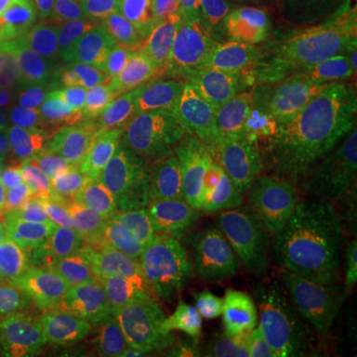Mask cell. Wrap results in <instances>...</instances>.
Masks as SVG:
<instances>
[{
  "mask_svg": "<svg viewBox=\"0 0 357 357\" xmlns=\"http://www.w3.org/2000/svg\"><path fill=\"white\" fill-rule=\"evenodd\" d=\"M357 199V161L312 159L284 169L272 201V227L342 218Z\"/></svg>",
  "mask_w": 357,
  "mask_h": 357,
  "instance_id": "9c48e42d",
  "label": "cell"
},
{
  "mask_svg": "<svg viewBox=\"0 0 357 357\" xmlns=\"http://www.w3.org/2000/svg\"><path fill=\"white\" fill-rule=\"evenodd\" d=\"M79 225L88 236L98 276L117 256L153 248L169 238L165 220L151 218L126 199L100 187H93Z\"/></svg>",
  "mask_w": 357,
  "mask_h": 357,
  "instance_id": "4fadbf2b",
  "label": "cell"
},
{
  "mask_svg": "<svg viewBox=\"0 0 357 357\" xmlns=\"http://www.w3.org/2000/svg\"><path fill=\"white\" fill-rule=\"evenodd\" d=\"M310 50L357 26V0H304Z\"/></svg>",
  "mask_w": 357,
  "mask_h": 357,
  "instance_id": "83f0119b",
  "label": "cell"
},
{
  "mask_svg": "<svg viewBox=\"0 0 357 357\" xmlns=\"http://www.w3.org/2000/svg\"><path fill=\"white\" fill-rule=\"evenodd\" d=\"M173 32L167 26L161 4L155 0H109L98 44L121 50L141 40L163 38Z\"/></svg>",
  "mask_w": 357,
  "mask_h": 357,
  "instance_id": "ffe728a7",
  "label": "cell"
},
{
  "mask_svg": "<svg viewBox=\"0 0 357 357\" xmlns=\"http://www.w3.org/2000/svg\"><path fill=\"white\" fill-rule=\"evenodd\" d=\"M20 288L22 316L44 324L84 302L98 280L96 266L77 256H44L24 252L13 262Z\"/></svg>",
  "mask_w": 357,
  "mask_h": 357,
  "instance_id": "8fae6325",
  "label": "cell"
},
{
  "mask_svg": "<svg viewBox=\"0 0 357 357\" xmlns=\"http://www.w3.org/2000/svg\"><path fill=\"white\" fill-rule=\"evenodd\" d=\"M161 10L173 34L199 42L236 24L238 0H165Z\"/></svg>",
  "mask_w": 357,
  "mask_h": 357,
  "instance_id": "603a6c76",
  "label": "cell"
},
{
  "mask_svg": "<svg viewBox=\"0 0 357 357\" xmlns=\"http://www.w3.org/2000/svg\"><path fill=\"white\" fill-rule=\"evenodd\" d=\"M42 345L46 357H100L77 335L64 314L44 321Z\"/></svg>",
  "mask_w": 357,
  "mask_h": 357,
  "instance_id": "f546056e",
  "label": "cell"
},
{
  "mask_svg": "<svg viewBox=\"0 0 357 357\" xmlns=\"http://www.w3.org/2000/svg\"><path fill=\"white\" fill-rule=\"evenodd\" d=\"M20 241L28 252L44 256H77L91 262L88 236L79 220L74 217L30 213L20 225Z\"/></svg>",
  "mask_w": 357,
  "mask_h": 357,
  "instance_id": "7402d4cb",
  "label": "cell"
},
{
  "mask_svg": "<svg viewBox=\"0 0 357 357\" xmlns=\"http://www.w3.org/2000/svg\"><path fill=\"white\" fill-rule=\"evenodd\" d=\"M93 187L82 173H62L50 183L42 185L36 192V204L42 213L72 217L82 211L91 199Z\"/></svg>",
  "mask_w": 357,
  "mask_h": 357,
  "instance_id": "f1b7e54d",
  "label": "cell"
},
{
  "mask_svg": "<svg viewBox=\"0 0 357 357\" xmlns=\"http://www.w3.org/2000/svg\"><path fill=\"white\" fill-rule=\"evenodd\" d=\"M4 324H6V321H2V319H0V357H2V351H4V342H6V335H4Z\"/></svg>",
  "mask_w": 357,
  "mask_h": 357,
  "instance_id": "b9f144b4",
  "label": "cell"
},
{
  "mask_svg": "<svg viewBox=\"0 0 357 357\" xmlns=\"http://www.w3.org/2000/svg\"><path fill=\"white\" fill-rule=\"evenodd\" d=\"M244 286L296 324L347 306L357 286V244L337 218L272 227L255 246Z\"/></svg>",
  "mask_w": 357,
  "mask_h": 357,
  "instance_id": "6da1fadb",
  "label": "cell"
},
{
  "mask_svg": "<svg viewBox=\"0 0 357 357\" xmlns=\"http://www.w3.org/2000/svg\"><path fill=\"white\" fill-rule=\"evenodd\" d=\"M10 256V232L4 225H0V262L8 260Z\"/></svg>",
  "mask_w": 357,
  "mask_h": 357,
  "instance_id": "f35d334b",
  "label": "cell"
},
{
  "mask_svg": "<svg viewBox=\"0 0 357 357\" xmlns=\"http://www.w3.org/2000/svg\"><path fill=\"white\" fill-rule=\"evenodd\" d=\"M333 145H337L340 149L349 151V153H357V52L351 70H349V77H347L342 121H340V131Z\"/></svg>",
  "mask_w": 357,
  "mask_h": 357,
  "instance_id": "4dcf8cb0",
  "label": "cell"
},
{
  "mask_svg": "<svg viewBox=\"0 0 357 357\" xmlns=\"http://www.w3.org/2000/svg\"><path fill=\"white\" fill-rule=\"evenodd\" d=\"M42 328L44 324L22 321V328L4 342L2 357H46L42 345Z\"/></svg>",
  "mask_w": 357,
  "mask_h": 357,
  "instance_id": "d6a6232c",
  "label": "cell"
},
{
  "mask_svg": "<svg viewBox=\"0 0 357 357\" xmlns=\"http://www.w3.org/2000/svg\"><path fill=\"white\" fill-rule=\"evenodd\" d=\"M229 89L227 79L201 48L167 68L119 114L129 123H161L211 143L213 119Z\"/></svg>",
  "mask_w": 357,
  "mask_h": 357,
  "instance_id": "3957f363",
  "label": "cell"
},
{
  "mask_svg": "<svg viewBox=\"0 0 357 357\" xmlns=\"http://www.w3.org/2000/svg\"><path fill=\"white\" fill-rule=\"evenodd\" d=\"M236 24L290 76L310 52L304 0H238Z\"/></svg>",
  "mask_w": 357,
  "mask_h": 357,
  "instance_id": "2e32d148",
  "label": "cell"
},
{
  "mask_svg": "<svg viewBox=\"0 0 357 357\" xmlns=\"http://www.w3.org/2000/svg\"><path fill=\"white\" fill-rule=\"evenodd\" d=\"M74 38L66 0H22L0 30V86L38 76L64 56Z\"/></svg>",
  "mask_w": 357,
  "mask_h": 357,
  "instance_id": "ba28073f",
  "label": "cell"
},
{
  "mask_svg": "<svg viewBox=\"0 0 357 357\" xmlns=\"http://www.w3.org/2000/svg\"><path fill=\"white\" fill-rule=\"evenodd\" d=\"M197 357H298V328L243 284Z\"/></svg>",
  "mask_w": 357,
  "mask_h": 357,
  "instance_id": "30bf717a",
  "label": "cell"
},
{
  "mask_svg": "<svg viewBox=\"0 0 357 357\" xmlns=\"http://www.w3.org/2000/svg\"><path fill=\"white\" fill-rule=\"evenodd\" d=\"M98 187L126 199L128 203L137 206L151 218L165 220L171 206L175 181L163 171H149V173H133L121 178L114 177Z\"/></svg>",
  "mask_w": 357,
  "mask_h": 357,
  "instance_id": "d4e9b609",
  "label": "cell"
},
{
  "mask_svg": "<svg viewBox=\"0 0 357 357\" xmlns=\"http://www.w3.org/2000/svg\"><path fill=\"white\" fill-rule=\"evenodd\" d=\"M20 302V288L13 268H0V319L8 321Z\"/></svg>",
  "mask_w": 357,
  "mask_h": 357,
  "instance_id": "836d02e7",
  "label": "cell"
},
{
  "mask_svg": "<svg viewBox=\"0 0 357 357\" xmlns=\"http://www.w3.org/2000/svg\"><path fill=\"white\" fill-rule=\"evenodd\" d=\"M347 307L351 310V314H354L357 319V286L354 288V292L349 294V298H347Z\"/></svg>",
  "mask_w": 357,
  "mask_h": 357,
  "instance_id": "60d3db41",
  "label": "cell"
},
{
  "mask_svg": "<svg viewBox=\"0 0 357 357\" xmlns=\"http://www.w3.org/2000/svg\"><path fill=\"white\" fill-rule=\"evenodd\" d=\"M248 260L250 255H230L195 264L173 312L157 332V340L173 356L197 357L204 337L243 286Z\"/></svg>",
  "mask_w": 357,
  "mask_h": 357,
  "instance_id": "8992f818",
  "label": "cell"
},
{
  "mask_svg": "<svg viewBox=\"0 0 357 357\" xmlns=\"http://www.w3.org/2000/svg\"><path fill=\"white\" fill-rule=\"evenodd\" d=\"M107 357H177L157 340V333H145L137 342Z\"/></svg>",
  "mask_w": 357,
  "mask_h": 357,
  "instance_id": "e575fe53",
  "label": "cell"
},
{
  "mask_svg": "<svg viewBox=\"0 0 357 357\" xmlns=\"http://www.w3.org/2000/svg\"><path fill=\"white\" fill-rule=\"evenodd\" d=\"M137 131L151 143L159 157L161 171L173 178L203 169H215L222 161L208 141L199 139L189 131L161 123H141Z\"/></svg>",
  "mask_w": 357,
  "mask_h": 357,
  "instance_id": "44dd1931",
  "label": "cell"
},
{
  "mask_svg": "<svg viewBox=\"0 0 357 357\" xmlns=\"http://www.w3.org/2000/svg\"><path fill=\"white\" fill-rule=\"evenodd\" d=\"M0 100L32 114L40 145L36 165L44 173H82L98 163L102 135L86 112L48 93L32 77L0 86Z\"/></svg>",
  "mask_w": 357,
  "mask_h": 357,
  "instance_id": "5b68a950",
  "label": "cell"
},
{
  "mask_svg": "<svg viewBox=\"0 0 357 357\" xmlns=\"http://www.w3.org/2000/svg\"><path fill=\"white\" fill-rule=\"evenodd\" d=\"M264 103L229 89L218 105L211 128V145L220 157L232 153L248 135L256 115Z\"/></svg>",
  "mask_w": 357,
  "mask_h": 357,
  "instance_id": "484cf974",
  "label": "cell"
},
{
  "mask_svg": "<svg viewBox=\"0 0 357 357\" xmlns=\"http://www.w3.org/2000/svg\"><path fill=\"white\" fill-rule=\"evenodd\" d=\"M282 173L230 195L218 206L191 243L195 264L218 256L252 255L258 241L272 229V201Z\"/></svg>",
  "mask_w": 357,
  "mask_h": 357,
  "instance_id": "7c38bea8",
  "label": "cell"
},
{
  "mask_svg": "<svg viewBox=\"0 0 357 357\" xmlns=\"http://www.w3.org/2000/svg\"><path fill=\"white\" fill-rule=\"evenodd\" d=\"M342 222H344L345 230L349 232V236L354 238V243L357 244V199L356 203H354V206L349 208V213L342 218Z\"/></svg>",
  "mask_w": 357,
  "mask_h": 357,
  "instance_id": "74e56055",
  "label": "cell"
},
{
  "mask_svg": "<svg viewBox=\"0 0 357 357\" xmlns=\"http://www.w3.org/2000/svg\"><path fill=\"white\" fill-rule=\"evenodd\" d=\"M64 316L70 319L77 335L100 357L112 356L137 342L141 335L151 333L145 332L123 312L103 304L93 296H88L76 307L68 310Z\"/></svg>",
  "mask_w": 357,
  "mask_h": 357,
  "instance_id": "d6986e66",
  "label": "cell"
},
{
  "mask_svg": "<svg viewBox=\"0 0 357 357\" xmlns=\"http://www.w3.org/2000/svg\"><path fill=\"white\" fill-rule=\"evenodd\" d=\"M74 18L77 34L84 40L96 38L103 24L109 0H66Z\"/></svg>",
  "mask_w": 357,
  "mask_h": 357,
  "instance_id": "1f68e13d",
  "label": "cell"
},
{
  "mask_svg": "<svg viewBox=\"0 0 357 357\" xmlns=\"http://www.w3.org/2000/svg\"><path fill=\"white\" fill-rule=\"evenodd\" d=\"M192 268L191 241L167 238L153 248L117 256L98 276L93 298L123 312L145 332L157 333L177 304Z\"/></svg>",
  "mask_w": 357,
  "mask_h": 357,
  "instance_id": "7a4b0ae2",
  "label": "cell"
},
{
  "mask_svg": "<svg viewBox=\"0 0 357 357\" xmlns=\"http://www.w3.org/2000/svg\"><path fill=\"white\" fill-rule=\"evenodd\" d=\"M298 328V357H357V319L347 306Z\"/></svg>",
  "mask_w": 357,
  "mask_h": 357,
  "instance_id": "cb8c5ba5",
  "label": "cell"
},
{
  "mask_svg": "<svg viewBox=\"0 0 357 357\" xmlns=\"http://www.w3.org/2000/svg\"><path fill=\"white\" fill-rule=\"evenodd\" d=\"M22 0H0V30L10 22Z\"/></svg>",
  "mask_w": 357,
  "mask_h": 357,
  "instance_id": "8d00e7d4",
  "label": "cell"
},
{
  "mask_svg": "<svg viewBox=\"0 0 357 357\" xmlns=\"http://www.w3.org/2000/svg\"><path fill=\"white\" fill-rule=\"evenodd\" d=\"M155 2H159V4H161V2H165V0H155Z\"/></svg>",
  "mask_w": 357,
  "mask_h": 357,
  "instance_id": "7bdbcfd3",
  "label": "cell"
},
{
  "mask_svg": "<svg viewBox=\"0 0 357 357\" xmlns=\"http://www.w3.org/2000/svg\"><path fill=\"white\" fill-rule=\"evenodd\" d=\"M203 48L197 40L177 34L163 38L141 40L119 50L115 84H117V109L137 100L167 68L181 62Z\"/></svg>",
  "mask_w": 357,
  "mask_h": 357,
  "instance_id": "e0dca14e",
  "label": "cell"
},
{
  "mask_svg": "<svg viewBox=\"0 0 357 357\" xmlns=\"http://www.w3.org/2000/svg\"><path fill=\"white\" fill-rule=\"evenodd\" d=\"M324 151L310 129L280 102L264 103L246 139L215 169L232 192Z\"/></svg>",
  "mask_w": 357,
  "mask_h": 357,
  "instance_id": "52a82bcc",
  "label": "cell"
},
{
  "mask_svg": "<svg viewBox=\"0 0 357 357\" xmlns=\"http://www.w3.org/2000/svg\"><path fill=\"white\" fill-rule=\"evenodd\" d=\"M357 52V26L321 42L307 52L278 100L292 112L324 149L340 131L349 70Z\"/></svg>",
  "mask_w": 357,
  "mask_h": 357,
  "instance_id": "277c9868",
  "label": "cell"
},
{
  "mask_svg": "<svg viewBox=\"0 0 357 357\" xmlns=\"http://www.w3.org/2000/svg\"><path fill=\"white\" fill-rule=\"evenodd\" d=\"M119 50L86 40L32 79L48 93L96 117L117 109Z\"/></svg>",
  "mask_w": 357,
  "mask_h": 357,
  "instance_id": "5bb4252c",
  "label": "cell"
},
{
  "mask_svg": "<svg viewBox=\"0 0 357 357\" xmlns=\"http://www.w3.org/2000/svg\"><path fill=\"white\" fill-rule=\"evenodd\" d=\"M230 195L234 192L217 169H203L181 177L165 217L169 238L191 241Z\"/></svg>",
  "mask_w": 357,
  "mask_h": 357,
  "instance_id": "ac0fdd59",
  "label": "cell"
},
{
  "mask_svg": "<svg viewBox=\"0 0 357 357\" xmlns=\"http://www.w3.org/2000/svg\"><path fill=\"white\" fill-rule=\"evenodd\" d=\"M22 199V189L13 178H0V213L13 211Z\"/></svg>",
  "mask_w": 357,
  "mask_h": 357,
  "instance_id": "d590c367",
  "label": "cell"
},
{
  "mask_svg": "<svg viewBox=\"0 0 357 357\" xmlns=\"http://www.w3.org/2000/svg\"><path fill=\"white\" fill-rule=\"evenodd\" d=\"M8 103V102H6ZM10 105V126L0 141V177H16L24 173L38 157V131L32 114L24 105Z\"/></svg>",
  "mask_w": 357,
  "mask_h": 357,
  "instance_id": "4316f807",
  "label": "cell"
},
{
  "mask_svg": "<svg viewBox=\"0 0 357 357\" xmlns=\"http://www.w3.org/2000/svg\"><path fill=\"white\" fill-rule=\"evenodd\" d=\"M203 52L232 91L258 103L278 102L292 77L238 24L227 26L204 40Z\"/></svg>",
  "mask_w": 357,
  "mask_h": 357,
  "instance_id": "9a60e30c",
  "label": "cell"
},
{
  "mask_svg": "<svg viewBox=\"0 0 357 357\" xmlns=\"http://www.w3.org/2000/svg\"><path fill=\"white\" fill-rule=\"evenodd\" d=\"M8 126H10V105L0 100V141L4 139Z\"/></svg>",
  "mask_w": 357,
  "mask_h": 357,
  "instance_id": "ab89813d",
  "label": "cell"
}]
</instances>
